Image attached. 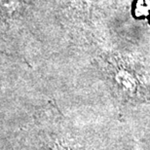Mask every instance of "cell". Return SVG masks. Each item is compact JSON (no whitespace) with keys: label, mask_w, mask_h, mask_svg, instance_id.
<instances>
[{"label":"cell","mask_w":150,"mask_h":150,"mask_svg":"<svg viewBox=\"0 0 150 150\" xmlns=\"http://www.w3.org/2000/svg\"><path fill=\"white\" fill-rule=\"evenodd\" d=\"M112 150H142L131 132H123Z\"/></svg>","instance_id":"1"},{"label":"cell","mask_w":150,"mask_h":150,"mask_svg":"<svg viewBox=\"0 0 150 150\" xmlns=\"http://www.w3.org/2000/svg\"><path fill=\"white\" fill-rule=\"evenodd\" d=\"M150 12V0H139L136 7L137 16H146Z\"/></svg>","instance_id":"2"}]
</instances>
